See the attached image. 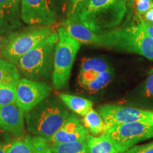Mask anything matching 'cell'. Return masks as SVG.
Listing matches in <instances>:
<instances>
[{
  "label": "cell",
  "mask_w": 153,
  "mask_h": 153,
  "mask_svg": "<svg viewBox=\"0 0 153 153\" xmlns=\"http://www.w3.org/2000/svg\"><path fill=\"white\" fill-rule=\"evenodd\" d=\"M70 112L61 100L47 98L25 113L27 130L35 136L48 140L60 128Z\"/></svg>",
  "instance_id": "1"
},
{
  "label": "cell",
  "mask_w": 153,
  "mask_h": 153,
  "mask_svg": "<svg viewBox=\"0 0 153 153\" xmlns=\"http://www.w3.org/2000/svg\"><path fill=\"white\" fill-rule=\"evenodd\" d=\"M98 45L137 53L153 60V39L140 22L100 33Z\"/></svg>",
  "instance_id": "2"
},
{
  "label": "cell",
  "mask_w": 153,
  "mask_h": 153,
  "mask_svg": "<svg viewBox=\"0 0 153 153\" xmlns=\"http://www.w3.org/2000/svg\"><path fill=\"white\" fill-rule=\"evenodd\" d=\"M58 33L54 32L21 57L16 64L19 72L27 79L35 81L49 77L53 73Z\"/></svg>",
  "instance_id": "3"
},
{
  "label": "cell",
  "mask_w": 153,
  "mask_h": 153,
  "mask_svg": "<svg viewBox=\"0 0 153 153\" xmlns=\"http://www.w3.org/2000/svg\"><path fill=\"white\" fill-rule=\"evenodd\" d=\"M58 41L54 54L52 80L53 87L61 89L68 85L80 43L72 38L63 26L57 29Z\"/></svg>",
  "instance_id": "4"
},
{
  "label": "cell",
  "mask_w": 153,
  "mask_h": 153,
  "mask_svg": "<svg viewBox=\"0 0 153 153\" xmlns=\"http://www.w3.org/2000/svg\"><path fill=\"white\" fill-rule=\"evenodd\" d=\"M102 133L111 140L118 153L133 148L137 143L153 137V126L145 123H129L115 126Z\"/></svg>",
  "instance_id": "5"
},
{
  "label": "cell",
  "mask_w": 153,
  "mask_h": 153,
  "mask_svg": "<svg viewBox=\"0 0 153 153\" xmlns=\"http://www.w3.org/2000/svg\"><path fill=\"white\" fill-rule=\"evenodd\" d=\"M54 32L53 28L48 26L24 30L9 40L1 51V55L6 60L16 65L21 57Z\"/></svg>",
  "instance_id": "6"
},
{
  "label": "cell",
  "mask_w": 153,
  "mask_h": 153,
  "mask_svg": "<svg viewBox=\"0 0 153 153\" xmlns=\"http://www.w3.org/2000/svg\"><path fill=\"white\" fill-rule=\"evenodd\" d=\"M126 12V1L118 0L85 16H72L97 33L114 29L123 21ZM69 18V17H68Z\"/></svg>",
  "instance_id": "7"
},
{
  "label": "cell",
  "mask_w": 153,
  "mask_h": 153,
  "mask_svg": "<svg viewBox=\"0 0 153 153\" xmlns=\"http://www.w3.org/2000/svg\"><path fill=\"white\" fill-rule=\"evenodd\" d=\"M98 112L104 119L105 129L129 123H145L153 126V111L104 104L99 106Z\"/></svg>",
  "instance_id": "8"
},
{
  "label": "cell",
  "mask_w": 153,
  "mask_h": 153,
  "mask_svg": "<svg viewBox=\"0 0 153 153\" xmlns=\"http://www.w3.org/2000/svg\"><path fill=\"white\" fill-rule=\"evenodd\" d=\"M51 87L43 82L22 78L16 85V103L24 111H28L48 97Z\"/></svg>",
  "instance_id": "9"
},
{
  "label": "cell",
  "mask_w": 153,
  "mask_h": 153,
  "mask_svg": "<svg viewBox=\"0 0 153 153\" xmlns=\"http://www.w3.org/2000/svg\"><path fill=\"white\" fill-rule=\"evenodd\" d=\"M57 16L51 0H21V18L25 24L49 26L57 22Z\"/></svg>",
  "instance_id": "10"
},
{
  "label": "cell",
  "mask_w": 153,
  "mask_h": 153,
  "mask_svg": "<svg viewBox=\"0 0 153 153\" xmlns=\"http://www.w3.org/2000/svg\"><path fill=\"white\" fill-rule=\"evenodd\" d=\"M88 135L87 129L80 123L76 116L72 114L69 115L54 135L46 140L49 145L63 144L85 140Z\"/></svg>",
  "instance_id": "11"
},
{
  "label": "cell",
  "mask_w": 153,
  "mask_h": 153,
  "mask_svg": "<svg viewBox=\"0 0 153 153\" xmlns=\"http://www.w3.org/2000/svg\"><path fill=\"white\" fill-rule=\"evenodd\" d=\"M24 111L16 103L0 107V130L19 137L24 134Z\"/></svg>",
  "instance_id": "12"
},
{
  "label": "cell",
  "mask_w": 153,
  "mask_h": 153,
  "mask_svg": "<svg viewBox=\"0 0 153 153\" xmlns=\"http://www.w3.org/2000/svg\"><path fill=\"white\" fill-rule=\"evenodd\" d=\"M20 7L21 0H0V33L1 35L10 33L22 26Z\"/></svg>",
  "instance_id": "13"
},
{
  "label": "cell",
  "mask_w": 153,
  "mask_h": 153,
  "mask_svg": "<svg viewBox=\"0 0 153 153\" xmlns=\"http://www.w3.org/2000/svg\"><path fill=\"white\" fill-rule=\"evenodd\" d=\"M48 147V143L43 137L23 135L11 142L6 153H47Z\"/></svg>",
  "instance_id": "14"
},
{
  "label": "cell",
  "mask_w": 153,
  "mask_h": 153,
  "mask_svg": "<svg viewBox=\"0 0 153 153\" xmlns=\"http://www.w3.org/2000/svg\"><path fill=\"white\" fill-rule=\"evenodd\" d=\"M58 97L69 109L80 116H84L92 108V101L83 97L65 93L59 94Z\"/></svg>",
  "instance_id": "15"
},
{
  "label": "cell",
  "mask_w": 153,
  "mask_h": 153,
  "mask_svg": "<svg viewBox=\"0 0 153 153\" xmlns=\"http://www.w3.org/2000/svg\"><path fill=\"white\" fill-rule=\"evenodd\" d=\"M86 140L90 153H118L111 140L104 133L98 137L88 135Z\"/></svg>",
  "instance_id": "16"
},
{
  "label": "cell",
  "mask_w": 153,
  "mask_h": 153,
  "mask_svg": "<svg viewBox=\"0 0 153 153\" xmlns=\"http://www.w3.org/2000/svg\"><path fill=\"white\" fill-rule=\"evenodd\" d=\"M20 79V72L16 65L0 59V87L16 86Z\"/></svg>",
  "instance_id": "17"
},
{
  "label": "cell",
  "mask_w": 153,
  "mask_h": 153,
  "mask_svg": "<svg viewBox=\"0 0 153 153\" xmlns=\"http://www.w3.org/2000/svg\"><path fill=\"white\" fill-rule=\"evenodd\" d=\"M82 122L87 129L94 136L102 134L105 130V123L102 117L98 111L91 108L87 114L83 116Z\"/></svg>",
  "instance_id": "18"
},
{
  "label": "cell",
  "mask_w": 153,
  "mask_h": 153,
  "mask_svg": "<svg viewBox=\"0 0 153 153\" xmlns=\"http://www.w3.org/2000/svg\"><path fill=\"white\" fill-rule=\"evenodd\" d=\"M47 153H90L87 140L49 145Z\"/></svg>",
  "instance_id": "19"
},
{
  "label": "cell",
  "mask_w": 153,
  "mask_h": 153,
  "mask_svg": "<svg viewBox=\"0 0 153 153\" xmlns=\"http://www.w3.org/2000/svg\"><path fill=\"white\" fill-rule=\"evenodd\" d=\"M111 70L101 72L95 78L83 85L82 87L91 92H96L106 87L111 80Z\"/></svg>",
  "instance_id": "20"
},
{
  "label": "cell",
  "mask_w": 153,
  "mask_h": 153,
  "mask_svg": "<svg viewBox=\"0 0 153 153\" xmlns=\"http://www.w3.org/2000/svg\"><path fill=\"white\" fill-rule=\"evenodd\" d=\"M109 65L104 60L99 58H84L82 60L80 72H94L101 73L106 71H110Z\"/></svg>",
  "instance_id": "21"
},
{
  "label": "cell",
  "mask_w": 153,
  "mask_h": 153,
  "mask_svg": "<svg viewBox=\"0 0 153 153\" xmlns=\"http://www.w3.org/2000/svg\"><path fill=\"white\" fill-rule=\"evenodd\" d=\"M116 1H118V0H85L77 12L72 16L77 17L85 16L92 11L109 5ZM123 1H126V0H123Z\"/></svg>",
  "instance_id": "22"
},
{
  "label": "cell",
  "mask_w": 153,
  "mask_h": 153,
  "mask_svg": "<svg viewBox=\"0 0 153 153\" xmlns=\"http://www.w3.org/2000/svg\"><path fill=\"white\" fill-rule=\"evenodd\" d=\"M16 101V86L0 87V107Z\"/></svg>",
  "instance_id": "23"
},
{
  "label": "cell",
  "mask_w": 153,
  "mask_h": 153,
  "mask_svg": "<svg viewBox=\"0 0 153 153\" xmlns=\"http://www.w3.org/2000/svg\"><path fill=\"white\" fill-rule=\"evenodd\" d=\"M51 2L57 16L67 17L71 0H51Z\"/></svg>",
  "instance_id": "24"
},
{
  "label": "cell",
  "mask_w": 153,
  "mask_h": 153,
  "mask_svg": "<svg viewBox=\"0 0 153 153\" xmlns=\"http://www.w3.org/2000/svg\"><path fill=\"white\" fill-rule=\"evenodd\" d=\"M135 9L139 16H142L153 9V0H135Z\"/></svg>",
  "instance_id": "25"
},
{
  "label": "cell",
  "mask_w": 153,
  "mask_h": 153,
  "mask_svg": "<svg viewBox=\"0 0 153 153\" xmlns=\"http://www.w3.org/2000/svg\"><path fill=\"white\" fill-rule=\"evenodd\" d=\"M122 153H153V142L133 146V148Z\"/></svg>",
  "instance_id": "26"
},
{
  "label": "cell",
  "mask_w": 153,
  "mask_h": 153,
  "mask_svg": "<svg viewBox=\"0 0 153 153\" xmlns=\"http://www.w3.org/2000/svg\"><path fill=\"white\" fill-rule=\"evenodd\" d=\"M144 95L148 98H153V72L148 76L145 83Z\"/></svg>",
  "instance_id": "27"
},
{
  "label": "cell",
  "mask_w": 153,
  "mask_h": 153,
  "mask_svg": "<svg viewBox=\"0 0 153 153\" xmlns=\"http://www.w3.org/2000/svg\"><path fill=\"white\" fill-rule=\"evenodd\" d=\"M85 0H71V2H70V8H69L68 14L67 16L66 19L68 17L72 16V15L75 14L79 10L82 4L84 3Z\"/></svg>",
  "instance_id": "28"
},
{
  "label": "cell",
  "mask_w": 153,
  "mask_h": 153,
  "mask_svg": "<svg viewBox=\"0 0 153 153\" xmlns=\"http://www.w3.org/2000/svg\"><path fill=\"white\" fill-rule=\"evenodd\" d=\"M138 17H139L140 22L141 24L143 25V28H144L145 31H146L147 33L150 36V37L152 38V39H153V26H152V25L150 24H147L146 22H145L144 21H143V19H142V17L140 16H139Z\"/></svg>",
  "instance_id": "29"
},
{
  "label": "cell",
  "mask_w": 153,
  "mask_h": 153,
  "mask_svg": "<svg viewBox=\"0 0 153 153\" xmlns=\"http://www.w3.org/2000/svg\"><path fill=\"white\" fill-rule=\"evenodd\" d=\"M142 19H143V21H144L145 22L147 23V24L153 26V9H150V10L148 11V12H146L145 14H143V18Z\"/></svg>",
  "instance_id": "30"
},
{
  "label": "cell",
  "mask_w": 153,
  "mask_h": 153,
  "mask_svg": "<svg viewBox=\"0 0 153 153\" xmlns=\"http://www.w3.org/2000/svg\"><path fill=\"white\" fill-rule=\"evenodd\" d=\"M11 143H0V153H6V150L9 148Z\"/></svg>",
  "instance_id": "31"
},
{
  "label": "cell",
  "mask_w": 153,
  "mask_h": 153,
  "mask_svg": "<svg viewBox=\"0 0 153 153\" xmlns=\"http://www.w3.org/2000/svg\"><path fill=\"white\" fill-rule=\"evenodd\" d=\"M9 41L7 40H5L4 38H3L2 36L0 35V52L1 53V51H2L6 45H7V43H8Z\"/></svg>",
  "instance_id": "32"
},
{
  "label": "cell",
  "mask_w": 153,
  "mask_h": 153,
  "mask_svg": "<svg viewBox=\"0 0 153 153\" xmlns=\"http://www.w3.org/2000/svg\"><path fill=\"white\" fill-rule=\"evenodd\" d=\"M4 135H7V132H4V131H1V130H0V140H1L2 138H4V137H5Z\"/></svg>",
  "instance_id": "33"
}]
</instances>
